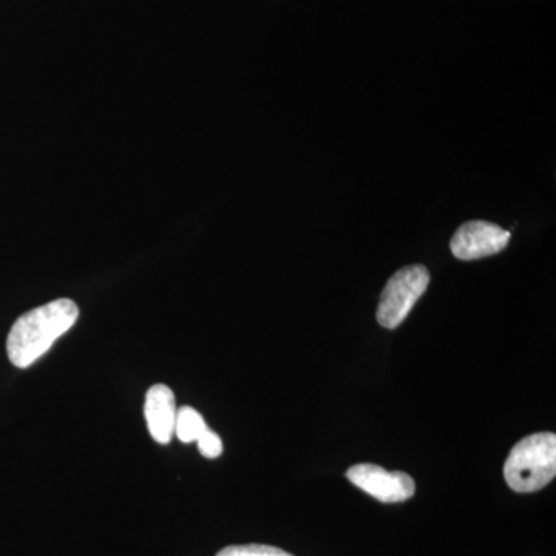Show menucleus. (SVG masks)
I'll list each match as a JSON object with an SVG mask.
<instances>
[{"label":"nucleus","mask_w":556,"mask_h":556,"mask_svg":"<svg viewBox=\"0 0 556 556\" xmlns=\"http://www.w3.org/2000/svg\"><path fill=\"white\" fill-rule=\"evenodd\" d=\"M79 308L73 300L60 299L28 311L17 318L7 339L11 364L28 368L78 321Z\"/></svg>","instance_id":"1"},{"label":"nucleus","mask_w":556,"mask_h":556,"mask_svg":"<svg viewBox=\"0 0 556 556\" xmlns=\"http://www.w3.org/2000/svg\"><path fill=\"white\" fill-rule=\"evenodd\" d=\"M144 415L150 437L159 444H169L175 434V420H177L175 396L169 387L159 383L150 388L146 396Z\"/></svg>","instance_id":"6"},{"label":"nucleus","mask_w":556,"mask_h":556,"mask_svg":"<svg viewBox=\"0 0 556 556\" xmlns=\"http://www.w3.org/2000/svg\"><path fill=\"white\" fill-rule=\"evenodd\" d=\"M510 241V232L489 222H468L460 226L450 241L456 258L470 262L500 254Z\"/></svg>","instance_id":"5"},{"label":"nucleus","mask_w":556,"mask_h":556,"mask_svg":"<svg viewBox=\"0 0 556 556\" xmlns=\"http://www.w3.org/2000/svg\"><path fill=\"white\" fill-rule=\"evenodd\" d=\"M217 556H294L281 548L263 546V544H247V546H229L218 552Z\"/></svg>","instance_id":"8"},{"label":"nucleus","mask_w":556,"mask_h":556,"mask_svg":"<svg viewBox=\"0 0 556 556\" xmlns=\"http://www.w3.org/2000/svg\"><path fill=\"white\" fill-rule=\"evenodd\" d=\"M556 475L555 433H533L519 441L504 464L507 485L517 493L544 489Z\"/></svg>","instance_id":"2"},{"label":"nucleus","mask_w":556,"mask_h":556,"mask_svg":"<svg viewBox=\"0 0 556 556\" xmlns=\"http://www.w3.org/2000/svg\"><path fill=\"white\" fill-rule=\"evenodd\" d=\"M197 442H199L201 455L208 457V459H214V457H218L223 453L222 439H219L215 431L208 430V428L201 433Z\"/></svg>","instance_id":"9"},{"label":"nucleus","mask_w":556,"mask_h":556,"mask_svg":"<svg viewBox=\"0 0 556 556\" xmlns=\"http://www.w3.org/2000/svg\"><path fill=\"white\" fill-rule=\"evenodd\" d=\"M206 428L203 416L195 408L182 407L178 409L175 433H177L179 441L185 442V444L197 442Z\"/></svg>","instance_id":"7"},{"label":"nucleus","mask_w":556,"mask_h":556,"mask_svg":"<svg viewBox=\"0 0 556 556\" xmlns=\"http://www.w3.org/2000/svg\"><path fill=\"white\" fill-rule=\"evenodd\" d=\"M430 283V274L422 265L407 266L399 269L387 281L380 295L378 321L383 328H397L415 308L417 300L422 298Z\"/></svg>","instance_id":"3"},{"label":"nucleus","mask_w":556,"mask_h":556,"mask_svg":"<svg viewBox=\"0 0 556 556\" xmlns=\"http://www.w3.org/2000/svg\"><path fill=\"white\" fill-rule=\"evenodd\" d=\"M346 478L380 503H404L416 492L415 479L402 471H388L375 464H357L346 471Z\"/></svg>","instance_id":"4"}]
</instances>
